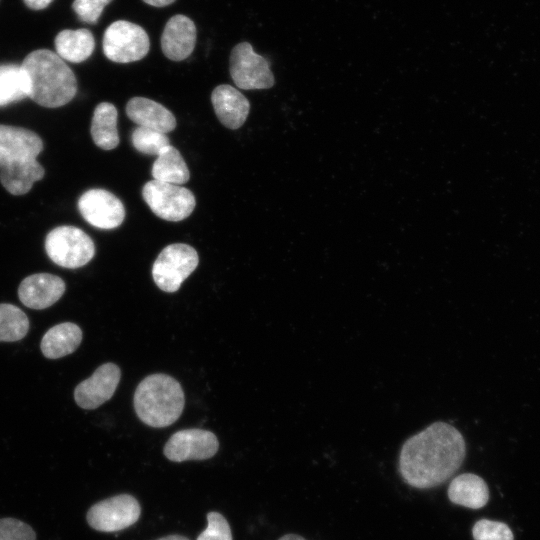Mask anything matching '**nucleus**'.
Here are the masks:
<instances>
[{
    "mask_svg": "<svg viewBox=\"0 0 540 540\" xmlns=\"http://www.w3.org/2000/svg\"><path fill=\"white\" fill-rule=\"evenodd\" d=\"M465 455L466 445L460 431L437 421L404 442L398 460L399 473L414 488H434L460 468Z\"/></svg>",
    "mask_w": 540,
    "mask_h": 540,
    "instance_id": "nucleus-1",
    "label": "nucleus"
},
{
    "mask_svg": "<svg viewBox=\"0 0 540 540\" xmlns=\"http://www.w3.org/2000/svg\"><path fill=\"white\" fill-rule=\"evenodd\" d=\"M42 150V139L34 131L0 124V182L9 193L24 195L44 177L37 161Z\"/></svg>",
    "mask_w": 540,
    "mask_h": 540,
    "instance_id": "nucleus-2",
    "label": "nucleus"
},
{
    "mask_svg": "<svg viewBox=\"0 0 540 540\" xmlns=\"http://www.w3.org/2000/svg\"><path fill=\"white\" fill-rule=\"evenodd\" d=\"M29 80V98L37 104L56 108L70 102L77 92V80L70 67L55 52L38 49L21 64Z\"/></svg>",
    "mask_w": 540,
    "mask_h": 540,
    "instance_id": "nucleus-3",
    "label": "nucleus"
},
{
    "mask_svg": "<svg viewBox=\"0 0 540 540\" xmlns=\"http://www.w3.org/2000/svg\"><path fill=\"white\" fill-rule=\"evenodd\" d=\"M184 392L180 383L166 374L144 378L134 394V409L148 426L162 428L173 424L184 409Z\"/></svg>",
    "mask_w": 540,
    "mask_h": 540,
    "instance_id": "nucleus-4",
    "label": "nucleus"
},
{
    "mask_svg": "<svg viewBox=\"0 0 540 540\" xmlns=\"http://www.w3.org/2000/svg\"><path fill=\"white\" fill-rule=\"evenodd\" d=\"M45 250L55 264L72 269L86 265L95 255L93 240L74 226L52 229L46 236Z\"/></svg>",
    "mask_w": 540,
    "mask_h": 540,
    "instance_id": "nucleus-5",
    "label": "nucleus"
},
{
    "mask_svg": "<svg viewBox=\"0 0 540 540\" xmlns=\"http://www.w3.org/2000/svg\"><path fill=\"white\" fill-rule=\"evenodd\" d=\"M198 263V253L192 246L184 243L170 244L153 263V280L162 291L176 292Z\"/></svg>",
    "mask_w": 540,
    "mask_h": 540,
    "instance_id": "nucleus-6",
    "label": "nucleus"
},
{
    "mask_svg": "<svg viewBox=\"0 0 540 540\" xmlns=\"http://www.w3.org/2000/svg\"><path fill=\"white\" fill-rule=\"evenodd\" d=\"M150 48L146 31L125 20L110 24L103 35V52L111 61L130 63L144 58Z\"/></svg>",
    "mask_w": 540,
    "mask_h": 540,
    "instance_id": "nucleus-7",
    "label": "nucleus"
},
{
    "mask_svg": "<svg viewBox=\"0 0 540 540\" xmlns=\"http://www.w3.org/2000/svg\"><path fill=\"white\" fill-rule=\"evenodd\" d=\"M144 201L152 212L167 221H181L195 208L193 193L180 185L151 180L142 189Z\"/></svg>",
    "mask_w": 540,
    "mask_h": 540,
    "instance_id": "nucleus-8",
    "label": "nucleus"
},
{
    "mask_svg": "<svg viewBox=\"0 0 540 540\" xmlns=\"http://www.w3.org/2000/svg\"><path fill=\"white\" fill-rule=\"evenodd\" d=\"M140 514L141 506L134 496L119 494L91 506L86 519L97 531L117 532L135 524Z\"/></svg>",
    "mask_w": 540,
    "mask_h": 540,
    "instance_id": "nucleus-9",
    "label": "nucleus"
},
{
    "mask_svg": "<svg viewBox=\"0 0 540 540\" xmlns=\"http://www.w3.org/2000/svg\"><path fill=\"white\" fill-rule=\"evenodd\" d=\"M230 75L240 89H268L274 85L270 63L250 43L237 44L230 54Z\"/></svg>",
    "mask_w": 540,
    "mask_h": 540,
    "instance_id": "nucleus-10",
    "label": "nucleus"
},
{
    "mask_svg": "<svg viewBox=\"0 0 540 540\" xmlns=\"http://www.w3.org/2000/svg\"><path fill=\"white\" fill-rule=\"evenodd\" d=\"M218 449L219 442L214 433L191 428L174 433L166 442L163 453L170 461L183 462L209 459Z\"/></svg>",
    "mask_w": 540,
    "mask_h": 540,
    "instance_id": "nucleus-11",
    "label": "nucleus"
},
{
    "mask_svg": "<svg viewBox=\"0 0 540 540\" xmlns=\"http://www.w3.org/2000/svg\"><path fill=\"white\" fill-rule=\"evenodd\" d=\"M78 209L82 217L99 229H114L125 218V208L120 199L104 189H90L78 200Z\"/></svg>",
    "mask_w": 540,
    "mask_h": 540,
    "instance_id": "nucleus-12",
    "label": "nucleus"
},
{
    "mask_svg": "<svg viewBox=\"0 0 540 540\" xmlns=\"http://www.w3.org/2000/svg\"><path fill=\"white\" fill-rule=\"evenodd\" d=\"M121 378L119 367L114 363L99 366L91 377L80 382L74 390V399L83 409H96L114 394Z\"/></svg>",
    "mask_w": 540,
    "mask_h": 540,
    "instance_id": "nucleus-13",
    "label": "nucleus"
},
{
    "mask_svg": "<svg viewBox=\"0 0 540 540\" xmlns=\"http://www.w3.org/2000/svg\"><path fill=\"white\" fill-rule=\"evenodd\" d=\"M65 288V283L59 276L37 273L22 280L18 288V297L28 308L45 309L62 297Z\"/></svg>",
    "mask_w": 540,
    "mask_h": 540,
    "instance_id": "nucleus-14",
    "label": "nucleus"
},
{
    "mask_svg": "<svg viewBox=\"0 0 540 540\" xmlns=\"http://www.w3.org/2000/svg\"><path fill=\"white\" fill-rule=\"evenodd\" d=\"M196 36L194 22L185 15H175L167 21L162 32V52L170 60L182 61L193 52Z\"/></svg>",
    "mask_w": 540,
    "mask_h": 540,
    "instance_id": "nucleus-15",
    "label": "nucleus"
},
{
    "mask_svg": "<svg viewBox=\"0 0 540 540\" xmlns=\"http://www.w3.org/2000/svg\"><path fill=\"white\" fill-rule=\"evenodd\" d=\"M211 102L219 121L229 129L240 128L247 119L250 103L231 85L217 86L211 94Z\"/></svg>",
    "mask_w": 540,
    "mask_h": 540,
    "instance_id": "nucleus-16",
    "label": "nucleus"
},
{
    "mask_svg": "<svg viewBox=\"0 0 540 540\" xmlns=\"http://www.w3.org/2000/svg\"><path fill=\"white\" fill-rule=\"evenodd\" d=\"M126 114L140 127L168 133L175 129L176 119L172 112L154 100L133 97L126 104Z\"/></svg>",
    "mask_w": 540,
    "mask_h": 540,
    "instance_id": "nucleus-17",
    "label": "nucleus"
},
{
    "mask_svg": "<svg viewBox=\"0 0 540 540\" xmlns=\"http://www.w3.org/2000/svg\"><path fill=\"white\" fill-rule=\"evenodd\" d=\"M447 495L452 503L471 509L482 508L489 500L486 482L472 473L456 476L448 487Z\"/></svg>",
    "mask_w": 540,
    "mask_h": 540,
    "instance_id": "nucleus-18",
    "label": "nucleus"
},
{
    "mask_svg": "<svg viewBox=\"0 0 540 540\" xmlns=\"http://www.w3.org/2000/svg\"><path fill=\"white\" fill-rule=\"evenodd\" d=\"M82 341V330L78 325L64 322L51 327L40 344L43 355L48 359H58L73 353Z\"/></svg>",
    "mask_w": 540,
    "mask_h": 540,
    "instance_id": "nucleus-19",
    "label": "nucleus"
},
{
    "mask_svg": "<svg viewBox=\"0 0 540 540\" xmlns=\"http://www.w3.org/2000/svg\"><path fill=\"white\" fill-rule=\"evenodd\" d=\"M54 43L56 54L72 63L87 60L95 48L94 36L85 28L62 30L56 35Z\"/></svg>",
    "mask_w": 540,
    "mask_h": 540,
    "instance_id": "nucleus-20",
    "label": "nucleus"
},
{
    "mask_svg": "<svg viewBox=\"0 0 540 540\" xmlns=\"http://www.w3.org/2000/svg\"><path fill=\"white\" fill-rule=\"evenodd\" d=\"M117 109L109 102L98 104L91 121V136L96 146L103 150H112L119 144L117 130Z\"/></svg>",
    "mask_w": 540,
    "mask_h": 540,
    "instance_id": "nucleus-21",
    "label": "nucleus"
},
{
    "mask_svg": "<svg viewBox=\"0 0 540 540\" xmlns=\"http://www.w3.org/2000/svg\"><path fill=\"white\" fill-rule=\"evenodd\" d=\"M151 174L154 180L181 185L190 178L189 169L180 152L169 146L154 161Z\"/></svg>",
    "mask_w": 540,
    "mask_h": 540,
    "instance_id": "nucleus-22",
    "label": "nucleus"
},
{
    "mask_svg": "<svg viewBox=\"0 0 540 540\" xmlns=\"http://www.w3.org/2000/svg\"><path fill=\"white\" fill-rule=\"evenodd\" d=\"M29 96V80L21 65H0V107Z\"/></svg>",
    "mask_w": 540,
    "mask_h": 540,
    "instance_id": "nucleus-23",
    "label": "nucleus"
},
{
    "mask_svg": "<svg viewBox=\"0 0 540 540\" xmlns=\"http://www.w3.org/2000/svg\"><path fill=\"white\" fill-rule=\"evenodd\" d=\"M29 330V319L17 306L0 304V341L14 342L24 338Z\"/></svg>",
    "mask_w": 540,
    "mask_h": 540,
    "instance_id": "nucleus-24",
    "label": "nucleus"
},
{
    "mask_svg": "<svg viewBox=\"0 0 540 540\" xmlns=\"http://www.w3.org/2000/svg\"><path fill=\"white\" fill-rule=\"evenodd\" d=\"M131 141L137 151L146 155L159 156L170 146L165 133L140 126L133 130Z\"/></svg>",
    "mask_w": 540,
    "mask_h": 540,
    "instance_id": "nucleus-25",
    "label": "nucleus"
},
{
    "mask_svg": "<svg viewBox=\"0 0 540 540\" xmlns=\"http://www.w3.org/2000/svg\"><path fill=\"white\" fill-rule=\"evenodd\" d=\"M474 540H513L514 536L505 523L481 519L472 528Z\"/></svg>",
    "mask_w": 540,
    "mask_h": 540,
    "instance_id": "nucleus-26",
    "label": "nucleus"
},
{
    "mask_svg": "<svg viewBox=\"0 0 540 540\" xmlns=\"http://www.w3.org/2000/svg\"><path fill=\"white\" fill-rule=\"evenodd\" d=\"M207 527L199 534L197 540H233L230 525L219 512L207 514Z\"/></svg>",
    "mask_w": 540,
    "mask_h": 540,
    "instance_id": "nucleus-27",
    "label": "nucleus"
},
{
    "mask_svg": "<svg viewBox=\"0 0 540 540\" xmlns=\"http://www.w3.org/2000/svg\"><path fill=\"white\" fill-rule=\"evenodd\" d=\"M0 540H36L34 530L15 518L0 519Z\"/></svg>",
    "mask_w": 540,
    "mask_h": 540,
    "instance_id": "nucleus-28",
    "label": "nucleus"
},
{
    "mask_svg": "<svg viewBox=\"0 0 540 540\" xmlns=\"http://www.w3.org/2000/svg\"><path fill=\"white\" fill-rule=\"evenodd\" d=\"M113 0H75L72 8L79 20L96 24L104 8Z\"/></svg>",
    "mask_w": 540,
    "mask_h": 540,
    "instance_id": "nucleus-29",
    "label": "nucleus"
},
{
    "mask_svg": "<svg viewBox=\"0 0 540 540\" xmlns=\"http://www.w3.org/2000/svg\"><path fill=\"white\" fill-rule=\"evenodd\" d=\"M53 0H23L24 4L32 10H42L48 7Z\"/></svg>",
    "mask_w": 540,
    "mask_h": 540,
    "instance_id": "nucleus-30",
    "label": "nucleus"
},
{
    "mask_svg": "<svg viewBox=\"0 0 540 540\" xmlns=\"http://www.w3.org/2000/svg\"><path fill=\"white\" fill-rule=\"evenodd\" d=\"M143 1L146 4L154 6V7H165L172 4L176 0H143Z\"/></svg>",
    "mask_w": 540,
    "mask_h": 540,
    "instance_id": "nucleus-31",
    "label": "nucleus"
},
{
    "mask_svg": "<svg viewBox=\"0 0 540 540\" xmlns=\"http://www.w3.org/2000/svg\"><path fill=\"white\" fill-rule=\"evenodd\" d=\"M157 540H189V539L182 535L173 534V535H168V536L159 538Z\"/></svg>",
    "mask_w": 540,
    "mask_h": 540,
    "instance_id": "nucleus-32",
    "label": "nucleus"
},
{
    "mask_svg": "<svg viewBox=\"0 0 540 540\" xmlns=\"http://www.w3.org/2000/svg\"><path fill=\"white\" fill-rule=\"evenodd\" d=\"M278 540H306V539L297 534H286L282 536L281 538H279Z\"/></svg>",
    "mask_w": 540,
    "mask_h": 540,
    "instance_id": "nucleus-33",
    "label": "nucleus"
}]
</instances>
